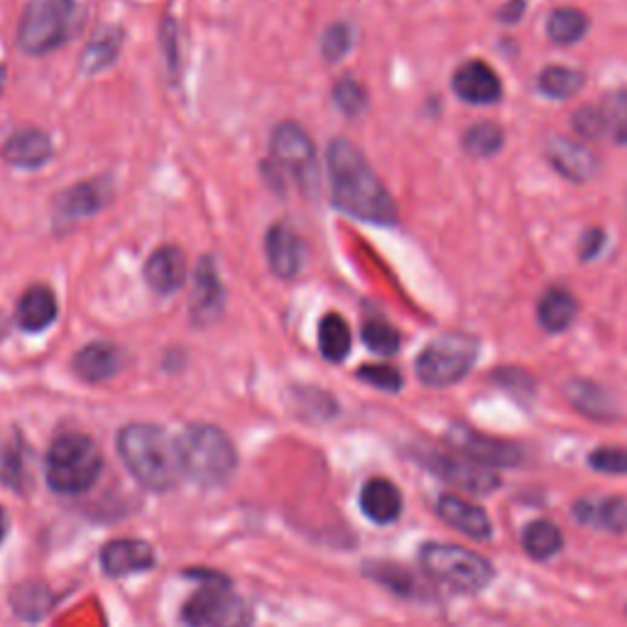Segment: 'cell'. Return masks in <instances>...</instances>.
Returning a JSON list of instances; mask_svg holds the SVG:
<instances>
[{
    "label": "cell",
    "mask_w": 627,
    "mask_h": 627,
    "mask_svg": "<svg viewBox=\"0 0 627 627\" xmlns=\"http://www.w3.org/2000/svg\"><path fill=\"white\" fill-rule=\"evenodd\" d=\"M363 343L380 356H392L400 348V333L386 321H368L363 327Z\"/></svg>",
    "instance_id": "obj_36"
},
{
    "label": "cell",
    "mask_w": 627,
    "mask_h": 627,
    "mask_svg": "<svg viewBox=\"0 0 627 627\" xmlns=\"http://www.w3.org/2000/svg\"><path fill=\"white\" fill-rule=\"evenodd\" d=\"M601 114L605 120V130L615 143L627 145V88L611 91L601 100Z\"/></svg>",
    "instance_id": "obj_33"
},
{
    "label": "cell",
    "mask_w": 627,
    "mask_h": 627,
    "mask_svg": "<svg viewBox=\"0 0 627 627\" xmlns=\"http://www.w3.org/2000/svg\"><path fill=\"white\" fill-rule=\"evenodd\" d=\"M116 447L130 475L147 490L167 493L185 475L177 439H169L153 424H128L120 429Z\"/></svg>",
    "instance_id": "obj_2"
},
{
    "label": "cell",
    "mask_w": 627,
    "mask_h": 627,
    "mask_svg": "<svg viewBox=\"0 0 627 627\" xmlns=\"http://www.w3.org/2000/svg\"><path fill=\"white\" fill-rule=\"evenodd\" d=\"M319 351L331 363H341L351 351V329L341 314H327L319 323Z\"/></svg>",
    "instance_id": "obj_28"
},
{
    "label": "cell",
    "mask_w": 627,
    "mask_h": 627,
    "mask_svg": "<svg viewBox=\"0 0 627 627\" xmlns=\"http://www.w3.org/2000/svg\"><path fill=\"white\" fill-rule=\"evenodd\" d=\"M475 356L478 341L469 333H443L419 353L417 378L429 388H449L469 376Z\"/></svg>",
    "instance_id": "obj_7"
},
{
    "label": "cell",
    "mask_w": 627,
    "mask_h": 627,
    "mask_svg": "<svg viewBox=\"0 0 627 627\" xmlns=\"http://www.w3.org/2000/svg\"><path fill=\"white\" fill-rule=\"evenodd\" d=\"M104 471L96 441L79 431H67L49 443L45 473L49 488L59 495H81L94 488Z\"/></svg>",
    "instance_id": "obj_3"
},
{
    "label": "cell",
    "mask_w": 627,
    "mask_h": 627,
    "mask_svg": "<svg viewBox=\"0 0 627 627\" xmlns=\"http://www.w3.org/2000/svg\"><path fill=\"white\" fill-rule=\"evenodd\" d=\"M589 463L593 471L608 473V475H627V449H615V447H603L595 449Z\"/></svg>",
    "instance_id": "obj_41"
},
{
    "label": "cell",
    "mask_w": 627,
    "mask_h": 627,
    "mask_svg": "<svg viewBox=\"0 0 627 627\" xmlns=\"http://www.w3.org/2000/svg\"><path fill=\"white\" fill-rule=\"evenodd\" d=\"M366 573L370 576L372 581L382 583L386 589H390L392 593H398V595H412L414 591H417V581H414V576L400 564H390V561L368 564Z\"/></svg>",
    "instance_id": "obj_34"
},
{
    "label": "cell",
    "mask_w": 627,
    "mask_h": 627,
    "mask_svg": "<svg viewBox=\"0 0 627 627\" xmlns=\"http://www.w3.org/2000/svg\"><path fill=\"white\" fill-rule=\"evenodd\" d=\"M181 471L201 485L224 483L236 471L238 453L226 431L211 424H191L177 439Z\"/></svg>",
    "instance_id": "obj_4"
},
{
    "label": "cell",
    "mask_w": 627,
    "mask_h": 627,
    "mask_svg": "<svg viewBox=\"0 0 627 627\" xmlns=\"http://www.w3.org/2000/svg\"><path fill=\"white\" fill-rule=\"evenodd\" d=\"M5 532H8V520H5V510L0 508V542L5 540Z\"/></svg>",
    "instance_id": "obj_46"
},
{
    "label": "cell",
    "mask_w": 627,
    "mask_h": 627,
    "mask_svg": "<svg viewBox=\"0 0 627 627\" xmlns=\"http://www.w3.org/2000/svg\"><path fill=\"white\" fill-rule=\"evenodd\" d=\"M52 157V140L37 128L17 130L3 145V159L20 169H37Z\"/></svg>",
    "instance_id": "obj_22"
},
{
    "label": "cell",
    "mask_w": 627,
    "mask_h": 627,
    "mask_svg": "<svg viewBox=\"0 0 627 627\" xmlns=\"http://www.w3.org/2000/svg\"><path fill=\"white\" fill-rule=\"evenodd\" d=\"M603 242H605V234L601 228H591L589 234L583 236V242H581V258L583 260H591L599 256V250L603 248Z\"/></svg>",
    "instance_id": "obj_44"
},
{
    "label": "cell",
    "mask_w": 627,
    "mask_h": 627,
    "mask_svg": "<svg viewBox=\"0 0 627 627\" xmlns=\"http://www.w3.org/2000/svg\"><path fill=\"white\" fill-rule=\"evenodd\" d=\"M493 382L508 390L518 400H532L534 398V378L522 368H498L493 372Z\"/></svg>",
    "instance_id": "obj_38"
},
{
    "label": "cell",
    "mask_w": 627,
    "mask_h": 627,
    "mask_svg": "<svg viewBox=\"0 0 627 627\" xmlns=\"http://www.w3.org/2000/svg\"><path fill=\"white\" fill-rule=\"evenodd\" d=\"M583 86V74L571 67H547L540 76V88L549 98H569L579 94Z\"/></svg>",
    "instance_id": "obj_32"
},
{
    "label": "cell",
    "mask_w": 627,
    "mask_h": 627,
    "mask_svg": "<svg viewBox=\"0 0 627 627\" xmlns=\"http://www.w3.org/2000/svg\"><path fill=\"white\" fill-rule=\"evenodd\" d=\"M155 549L143 540H114L100 549V566L108 576H128L153 569Z\"/></svg>",
    "instance_id": "obj_18"
},
{
    "label": "cell",
    "mask_w": 627,
    "mask_h": 627,
    "mask_svg": "<svg viewBox=\"0 0 627 627\" xmlns=\"http://www.w3.org/2000/svg\"><path fill=\"white\" fill-rule=\"evenodd\" d=\"M52 591L43 581H27L20 583L17 589L10 595V603H13V611L23 620H39L43 615L52 608Z\"/></svg>",
    "instance_id": "obj_29"
},
{
    "label": "cell",
    "mask_w": 627,
    "mask_h": 627,
    "mask_svg": "<svg viewBox=\"0 0 627 627\" xmlns=\"http://www.w3.org/2000/svg\"><path fill=\"white\" fill-rule=\"evenodd\" d=\"M333 100H336L341 114L360 116L368 106V94H366V88L358 84V81L341 79L336 88H333Z\"/></svg>",
    "instance_id": "obj_37"
},
{
    "label": "cell",
    "mask_w": 627,
    "mask_h": 627,
    "mask_svg": "<svg viewBox=\"0 0 627 627\" xmlns=\"http://www.w3.org/2000/svg\"><path fill=\"white\" fill-rule=\"evenodd\" d=\"M360 508L366 518L378 524H390L400 518L402 495L388 478H370L360 490Z\"/></svg>",
    "instance_id": "obj_23"
},
{
    "label": "cell",
    "mask_w": 627,
    "mask_h": 627,
    "mask_svg": "<svg viewBox=\"0 0 627 627\" xmlns=\"http://www.w3.org/2000/svg\"><path fill=\"white\" fill-rule=\"evenodd\" d=\"M447 441L463 457L483 463L488 469H505V466H518L522 461V451L514 443L495 437H485V434L475 431L466 424H451L447 431Z\"/></svg>",
    "instance_id": "obj_11"
},
{
    "label": "cell",
    "mask_w": 627,
    "mask_h": 627,
    "mask_svg": "<svg viewBox=\"0 0 627 627\" xmlns=\"http://www.w3.org/2000/svg\"><path fill=\"white\" fill-rule=\"evenodd\" d=\"M573 518L589 528L620 534L627 530V502L623 498L579 500L573 505Z\"/></svg>",
    "instance_id": "obj_24"
},
{
    "label": "cell",
    "mask_w": 627,
    "mask_h": 627,
    "mask_svg": "<svg viewBox=\"0 0 627 627\" xmlns=\"http://www.w3.org/2000/svg\"><path fill=\"white\" fill-rule=\"evenodd\" d=\"M576 299L569 295L566 289L559 287H552L547 295L540 299V309H537V317L540 323L547 331L552 333H559L564 329L571 327V321L576 317Z\"/></svg>",
    "instance_id": "obj_27"
},
{
    "label": "cell",
    "mask_w": 627,
    "mask_h": 627,
    "mask_svg": "<svg viewBox=\"0 0 627 627\" xmlns=\"http://www.w3.org/2000/svg\"><path fill=\"white\" fill-rule=\"evenodd\" d=\"M439 518L451 524L453 530H459L471 540H488L493 534L490 518L485 514L478 505L459 498V495H441L437 502Z\"/></svg>",
    "instance_id": "obj_20"
},
{
    "label": "cell",
    "mask_w": 627,
    "mask_h": 627,
    "mask_svg": "<svg viewBox=\"0 0 627 627\" xmlns=\"http://www.w3.org/2000/svg\"><path fill=\"white\" fill-rule=\"evenodd\" d=\"M0 478L5 485H10L15 493H23L25 488V463H23V451L17 447H8L3 457V466H0Z\"/></svg>",
    "instance_id": "obj_43"
},
{
    "label": "cell",
    "mask_w": 627,
    "mask_h": 627,
    "mask_svg": "<svg viewBox=\"0 0 627 627\" xmlns=\"http://www.w3.org/2000/svg\"><path fill=\"white\" fill-rule=\"evenodd\" d=\"M463 147L473 157H490L500 153L502 147V130L495 123H475L463 135Z\"/></svg>",
    "instance_id": "obj_35"
},
{
    "label": "cell",
    "mask_w": 627,
    "mask_h": 627,
    "mask_svg": "<svg viewBox=\"0 0 627 627\" xmlns=\"http://www.w3.org/2000/svg\"><path fill=\"white\" fill-rule=\"evenodd\" d=\"M272 159L280 171H287L297 179L305 191H314L319 185V162L317 147L309 133L297 123H280L270 140Z\"/></svg>",
    "instance_id": "obj_8"
},
{
    "label": "cell",
    "mask_w": 627,
    "mask_h": 627,
    "mask_svg": "<svg viewBox=\"0 0 627 627\" xmlns=\"http://www.w3.org/2000/svg\"><path fill=\"white\" fill-rule=\"evenodd\" d=\"M331 199L336 209L368 224H398V206L368 159L348 140H333L327 153Z\"/></svg>",
    "instance_id": "obj_1"
},
{
    "label": "cell",
    "mask_w": 627,
    "mask_h": 627,
    "mask_svg": "<svg viewBox=\"0 0 627 627\" xmlns=\"http://www.w3.org/2000/svg\"><path fill=\"white\" fill-rule=\"evenodd\" d=\"M145 280L159 295L181 289L187 280V258L177 246L157 248L145 262Z\"/></svg>",
    "instance_id": "obj_21"
},
{
    "label": "cell",
    "mask_w": 627,
    "mask_h": 627,
    "mask_svg": "<svg viewBox=\"0 0 627 627\" xmlns=\"http://www.w3.org/2000/svg\"><path fill=\"white\" fill-rule=\"evenodd\" d=\"M353 45V33L348 25H331L321 37V55L329 59V62H339L341 57L348 55V49Z\"/></svg>",
    "instance_id": "obj_39"
},
{
    "label": "cell",
    "mask_w": 627,
    "mask_h": 627,
    "mask_svg": "<svg viewBox=\"0 0 627 627\" xmlns=\"http://www.w3.org/2000/svg\"><path fill=\"white\" fill-rule=\"evenodd\" d=\"M120 45H123V33H120L118 27H104L86 45L84 55H81V69H84V72H88V74L104 72L108 64L116 62V57L120 52Z\"/></svg>",
    "instance_id": "obj_26"
},
{
    "label": "cell",
    "mask_w": 627,
    "mask_h": 627,
    "mask_svg": "<svg viewBox=\"0 0 627 627\" xmlns=\"http://www.w3.org/2000/svg\"><path fill=\"white\" fill-rule=\"evenodd\" d=\"M451 84L459 98L469 100V104H475V106L498 104L502 96V84H500L498 74H495L485 62H478V59L459 67Z\"/></svg>",
    "instance_id": "obj_14"
},
{
    "label": "cell",
    "mask_w": 627,
    "mask_h": 627,
    "mask_svg": "<svg viewBox=\"0 0 627 627\" xmlns=\"http://www.w3.org/2000/svg\"><path fill=\"white\" fill-rule=\"evenodd\" d=\"M57 319L55 292L45 285H33L17 305V321L25 331H45Z\"/></svg>",
    "instance_id": "obj_25"
},
{
    "label": "cell",
    "mask_w": 627,
    "mask_h": 627,
    "mask_svg": "<svg viewBox=\"0 0 627 627\" xmlns=\"http://www.w3.org/2000/svg\"><path fill=\"white\" fill-rule=\"evenodd\" d=\"M3 84H5V72H3V67H0V91H3Z\"/></svg>",
    "instance_id": "obj_47"
},
{
    "label": "cell",
    "mask_w": 627,
    "mask_h": 627,
    "mask_svg": "<svg viewBox=\"0 0 627 627\" xmlns=\"http://www.w3.org/2000/svg\"><path fill=\"white\" fill-rule=\"evenodd\" d=\"M585 29H589V20L576 8H556L547 23V35L556 45L579 43Z\"/></svg>",
    "instance_id": "obj_31"
},
{
    "label": "cell",
    "mask_w": 627,
    "mask_h": 627,
    "mask_svg": "<svg viewBox=\"0 0 627 627\" xmlns=\"http://www.w3.org/2000/svg\"><path fill=\"white\" fill-rule=\"evenodd\" d=\"M564 394L571 407L576 412H581L583 417L595 419V422H613L620 417L618 402H615L613 394L605 388H601L599 382L573 378L564 386Z\"/></svg>",
    "instance_id": "obj_17"
},
{
    "label": "cell",
    "mask_w": 627,
    "mask_h": 627,
    "mask_svg": "<svg viewBox=\"0 0 627 627\" xmlns=\"http://www.w3.org/2000/svg\"><path fill=\"white\" fill-rule=\"evenodd\" d=\"M419 561L431 579L463 593H478L493 579V566L485 556L457 547V544H424L419 552Z\"/></svg>",
    "instance_id": "obj_5"
},
{
    "label": "cell",
    "mask_w": 627,
    "mask_h": 627,
    "mask_svg": "<svg viewBox=\"0 0 627 627\" xmlns=\"http://www.w3.org/2000/svg\"><path fill=\"white\" fill-rule=\"evenodd\" d=\"M110 197H114V191H110L108 179L79 181V185L67 189L64 194L57 199V216L64 221L94 216L100 209L108 206Z\"/></svg>",
    "instance_id": "obj_15"
},
{
    "label": "cell",
    "mask_w": 627,
    "mask_h": 627,
    "mask_svg": "<svg viewBox=\"0 0 627 627\" xmlns=\"http://www.w3.org/2000/svg\"><path fill=\"white\" fill-rule=\"evenodd\" d=\"M573 128L576 133L581 138H589V140H601L608 135V130H605V120L599 106H583L573 114Z\"/></svg>",
    "instance_id": "obj_40"
},
{
    "label": "cell",
    "mask_w": 627,
    "mask_h": 627,
    "mask_svg": "<svg viewBox=\"0 0 627 627\" xmlns=\"http://www.w3.org/2000/svg\"><path fill=\"white\" fill-rule=\"evenodd\" d=\"M76 13V0H29L20 20L17 43L27 55H47L62 47Z\"/></svg>",
    "instance_id": "obj_6"
},
{
    "label": "cell",
    "mask_w": 627,
    "mask_h": 627,
    "mask_svg": "<svg viewBox=\"0 0 627 627\" xmlns=\"http://www.w3.org/2000/svg\"><path fill=\"white\" fill-rule=\"evenodd\" d=\"M522 10H524L522 0H512V3H508V5L502 8L500 20H505V23H514V20L522 17Z\"/></svg>",
    "instance_id": "obj_45"
},
{
    "label": "cell",
    "mask_w": 627,
    "mask_h": 627,
    "mask_svg": "<svg viewBox=\"0 0 627 627\" xmlns=\"http://www.w3.org/2000/svg\"><path fill=\"white\" fill-rule=\"evenodd\" d=\"M358 378L363 382H368V386L386 392H398L402 388L400 370L392 366H363L358 370Z\"/></svg>",
    "instance_id": "obj_42"
},
{
    "label": "cell",
    "mask_w": 627,
    "mask_h": 627,
    "mask_svg": "<svg viewBox=\"0 0 627 627\" xmlns=\"http://www.w3.org/2000/svg\"><path fill=\"white\" fill-rule=\"evenodd\" d=\"M224 311V287H221L214 262L204 258L199 262L194 275V289H191V317L199 323H209Z\"/></svg>",
    "instance_id": "obj_19"
},
{
    "label": "cell",
    "mask_w": 627,
    "mask_h": 627,
    "mask_svg": "<svg viewBox=\"0 0 627 627\" xmlns=\"http://www.w3.org/2000/svg\"><path fill=\"white\" fill-rule=\"evenodd\" d=\"M547 159L559 171L561 177L576 181V185H585L599 177L601 162L589 147L573 143L569 138H552L547 143Z\"/></svg>",
    "instance_id": "obj_12"
},
{
    "label": "cell",
    "mask_w": 627,
    "mask_h": 627,
    "mask_svg": "<svg viewBox=\"0 0 627 627\" xmlns=\"http://www.w3.org/2000/svg\"><path fill=\"white\" fill-rule=\"evenodd\" d=\"M524 552H528L532 559L544 561V559H552L554 554H559V549L564 547V537H561V530L556 528L554 522L549 520H534L528 530H524Z\"/></svg>",
    "instance_id": "obj_30"
},
{
    "label": "cell",
    "mask_w": 627,
    "mask_h": 627,
    "mask_svg": "<svg viewBox=\"0 0 627 627\" xmlns=\"http://www.w3.org/2000/svg\"><path fill=\"white\" fill-rule=\"evenodd\" d=\"M422 463L427 466L434 475H439L443 483L453 485V488L466 490L473 495H488L500 485L498 471H493L483 463H475L466 457H451V453H439V451H427L422 457Z\"/></svg>",
    "instance_id": "obj_10"
},
{
    "label": "cell",
    "mask_w": 627,
    "mask_h": 627,
    "mask_svg": "<svg viewBox=\"0 0 627 627\" xmlns=\"http://www.w3.org/2000/svg\"><path fill=\"white\" fill-rule=\"evenodd\" d=\"M191 627H248L250 608L226 583H206L185 603Z\"/></svg>",
    "instance_id": "obj_9"
},
{
    "label": "cell",
    "mask_w": 627,
    "mask_h": 627,
    "mask_svg": "<svg viewBox=\"0 0 627 627\" xmlns=\"http://www.w3.org/2000/svg\"><path fill=\"white\" fill-rule=\"evenodd\" d=\"M265 252L270 270L282 280L297 277L301 265H305V242L285 224H277L268 230Z\"/></svg>",
    "instance_id": "obj_16"
},
{
    "label": "cell",
    "mask_w": 627,
    "mask_h": 627,
    "mask_svg": "<svg viewBox=\"0 0 627 627\" xmlns=\"http://www.w3.org/2000/svg\"><path fill=\"white\" fill-rule=\"evenodd\" d=\"M128 363V353L116 346V343H106V341H96V343H88V346L81 348L76 356L72 368L81 380L86 382H104L116 378L120 370L126 368Z\"/></svg>",
    "instance_id": "obj_13"
}]
</instances>
